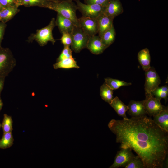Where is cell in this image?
I'll return each mask as SVG.
<instances>
[{
    "instance_id": "obj_1",
    "label": "cell",
    "mask_w": 168,
    "mask_h": 168,
    "mask_svg": "<svg viewBox=\"0 0 168 168\" xmlns=\"http://www.w3.org/2000/svg\"><path fill=\"white\" fill-rule=\"evenodd\" d=\"M120 148L133 150L145 168H163L168 153V131L146 115L122 120L112 119L108 124Z\"/></svg>"
},
{
    "instance_id": "obj_2",
    "label": "cell",
    "mask_w": 168,
    "mask_h": 168,
    "mask_svg": "<svg viewBox=\"0 0 168 168\" xmlns=\"http://www.w3.org/2000/svg\"><path fill=\"white\" fill-rule=\"evenodd\" d=\"M47 8L54 10L63 16L70 20L76 26H78V18L76 12L77 5L72 1H64L58 2H50Z\"/></svg>"
},
{
    "instance_id": "obj_3",
    "label": "cell",
    "mask_w": 168,
    "mask_h": 168,
    "mask_svg": "<svg viewBox=\"0 0 168 168\" xmlns=\"http://www.w3.org/2000/svg\"><path fill=\"white\" fill-rule=\"evenodd\" d=\"M16 64V60L10 49L0 46V77L7 76Z\"/></svg>"
},
{
    "instance_id": "obj_4",
    "label": "cell",
    "mask_w": 168,
    "mask_h": 168,
    "mask_svg": "<svg viewBox=\"0 0 168 168\" xmlns=\"http://www.w3.org/2000/svg\"><path fill=\"white\" fill-rule=\"evenodd\" d=\"M55 26V19L52 18L47 26L38 30L30 39L35 40L41 46H45L49 41L54 44L56 41L53 37L52 31Z\"/></svg>"
},
{
    "instance_id": "obj_5",
    "label": "cell",
    "mask_w": 168,
    "mask_h": 168,
    "mask_svg": "<svg viewBox=\"0 0 168 168\" xmlns=\"http://www.w3.org/2000/svg\"><path fill=\"white\" fill-rule=\"evenodd\" d=\"M70 34L72 39L71 46L72 50L75 53H79L86 48L90 36L81 27L75 26Z\"/></svg>"
},
{
    "instance_id": "obj_6",
    "label": "cell",
    "mask_w": 168,
    "mask_h": 168,
    "mask_svg": "<svg viewBox=\"0 0 168 168\" xmlns=\"http://www.w3.org/2000/svg\"><path fill=\"white\" fill-rule=\"evenodd\" d=\"M78 10L82 16L97 19L103 13L105 7L95 4H86L81 2L80 0H74Z\"/></svg>"
},
{
    "instance_id": "obj_7",
    "label": "cell",
    "mask_w": 168,
    "mask_h": 168,
    "mask_svg": "<svg viewBox=\"0 0 168 168\" xmlns=\"http://www.w3.org/2000/svg\"><path fill=\"white\" fill-rule=\"evenodd\" d=\"M145 96L143 101L147 114L153 117L165 108L161 104L160 100L156 99L151 93H145Z\"/></svg>"
},
{
    "instance_id": "obj_8",
    "label": "cell",
    "mask_w": 168,
    "mask_h": 168,
    "mask_svg": "<svg viewBox=\"0 0 168 168\" xmlns=\"http://www.w3.org/2000/svg\"><path fill=\"white\" fill-rule=\"evenodd\" d=\"M115 156L113 164L109 168L125 167L128 163L135 156L129 148H121Z\"/></svg>"
},
{
    "instance_id": "obj_9",
    "label": "cell",
    "mask_w": 168,
    "mask_h": 168,
    "mask_svg": "<svg viewBox=\"0 0 168 168\" xmlns=\"http://www.w3.org/2000/svg\"><path fill=\"white\" fill-rule=\"evenodd\" d=\"M144 88L145 93H151L159 86L161 83L159 76L153 67L145 72Z\"/></svg>"
},
{
    "instance_id": "obj_10",
    "label": "cell",
    "mask_w": 168,
    "mask_h": 168,
    "mask_svg": "<svg viewBox=\"0 0 168 168\" xmlns=\"http://www.w3.org/2000/svg\"><path fill=\"white\" fill-rule=\"evenodd\" d=\"M79 26L81 27L90 36L98 33L96 19L82 16L78 18Z\"/></svg>"
},
{
    "instance_id": "obj_11",
    "label": "cell",
    "mask_w": 168,
    "mask_h": 168,
    "mask_svg": "<svg viewBox=\"0 0 168 168\" xmlns=\"http://www.w3.org/2000/svg\"><path fill=\"white\" fill-rule=\"evenodd\" d=\"M123 12L122 5L119 0H110L105 7L103 13L114 19Z\"/></svg>"
},
{
    "instance_id": "obj_12",
    "label": "cell",
    "mask_w": 168,
    "mask_h": 168,
    "mask_svg": "<svg viewBox=\"0 0 168 168\" xmlns=\"http://www.w3.org/2000/svg\"><path fill=\"white\" fill-rule=\"evenodd\" d=\"M86 48L91 53L96 55L102 53L106 49L102 42L100 37L96 35L90 37Z\"/></svg>"
},
{
    "instance_id": "obj_13",
    "label": "cell",
    "mask_w": 168,
    "mask_h": 168,
    "mask_svg": "<svg viewBox=\"0 0 168 168\" xmlns=\"http://www.w3.org/2000/svg\"><path fill=\"white\" fill-rule=\"evenodd\" d=\"M128 106V113L132 117H141L147 114L143 100H131Z\"/></svg>"
},
{
    "instance_id": "obj_14",
    "label": "cell",
    "mask_w": 168,
    "mask_h": 168,
    "mask_svg": "<svg viewBox=\"0 0 168 168\" xmlns=\"http://www.w3.org/2000/svg\"><path fill=\"white\" fill-rule=\"evenodd\" d=\"M55 24L62 34L64 33L71 34L76 26L70 20L58 13L55 20Z\"/></svg>"
},
{
    "instance_id": "obj_15",
    "label": "cell",
    "mask_w": 168,
    "mask_h": 168,
    "mask_svg": "<svg viewBox=\"0 0 168 168\" xmlns=\"http://www.w3.org/2000/svg\"><path fill=\"white\" fill-rule=\"evenodd\" d=\"M114 18L108 16L103 13L99 16L96 20L98 26V33L100 37L105 31L113 26Z\"/></svg>"
},
{
    "instance_id": "obj_16",
    "label": "cell",
    "mask_w": 168,
    "mask_h": 168,
    "mask_svg": "<svg viewBox=\"0 0 168 168\" xmlns=\"http://www.w3.org/2000/svg\"><path fill=\"white\" fill-rule=\"evenodd\" d=\"M18 7L16 4L2 7L0 9V21L6 23L11 19L19 12Z\"/></svg>"
},
{
    "instance_id": "obj_17",
    "label": "cell",
    "mask_w": 168,
    "mask_h": 168,
    "mask_svg": "<svg viewBox=\"0 0 168 168\" xmlns=\"http://www.w3.org/2000/svg\"><path fill=\"white\" fill-rule=\"evenodd\" d=\"M154 122L163 129L168 131V108H165L159 113L153 116Z\"/></svg>"
},
{
    "instance_id": "obj_18",
    "label": "cell",
    "mask_w": 168,
    "mask_h": 168,
    "mask_svg": "<svg viewBox=\"0 0 168 168\" xmlns=\"http://www.w3.org/2000/svg\"><path fill=\"white\" fill-rule=\"evenodd\" d=\"M109 104L114 110L118 114L122 117L123 119L128 118L126 114L128 109V106L123 103L117 96L114 98Z\"/></svg>"
},
{
    "instance_id": "obj_19",
    "label": "cell",
    "mask_w": 168,
    "mask_h": 168,
    "mask_svg": "<svg viewBox=\"0 0 168 168\" xmlns=\"http://www.w3.org/2000/svg\"><path fill=\"white\" fill-rule=\"evenodd\" d=\"M138 58L143 70L146 72L149 70L151 67V57L148 49L145 48L139 51L138 53Z\"/></svg>"
},
{
    "instance_id": "obj_20",
    "label": "cell",
    "mask_w": 168,
    "mask_h": 168,
    "mask_svg": "<svg viewBox=\"0 0 168 168\" xmlns=\"http://www.w3.org/2000/svg\"><path fill=\"white\" fill-rule=\"evenodd\" d=\"M116 32L114 25L100 37L101 40L106 48L110 45L114 41Z\"/></svg>"
},
{
    "instance_id": "obj_21",
    "label": "cell",
    "mask_w": 168,
    "mask_h": 168,
    "mask_svg": "<svg viewBox=\"0 0 168 168\" xmlns=\"http://www.w3.org/2000/svg\"><path fill=\"white\" fill-rule=\"evenodd\" d=\"M53 67L56 69L59 68L69 69L72 68H79V67L77 64L76 62L72 57L57 62L53 65Z\"/></svg>"
},
{
    "instance_id": "obj_22",
    "label": "cell",
    "mask_w": 168,
    "mask_h": 168,
    "mask_svg": "<svg viewBox=\"0 0 168 168\" xmlns=\"http://www.w3.org/2000/svg\"><path fill=\"white\" fill-rule=\"evenodd\" d=\"M49 2V0H20L18 6L24 5L27 7L37 6L47 8Z\"/></svg>"
},
{
    "instance_id": "obj_23",
    "label": "cell",
    "mask_w": 168,
    "mask_h": 168,
    "mask_svg": "<svg viewBox=\"0 0 168 168\" xmlns=\"http://www.w3.org/2000/svg\"><path fill=\"white\" fill-rule=\"evenodd\" d=\"M113 90L110 88L104 82L100 86V94L102 99L105 101L109 103L112 100Z\"/></svg>"
},
{
    "instance_id": "obj_24",
    "label": "cell",
    "mask_w": 168,
    "mask_h": 168,
    "mask_svg": "<svg viewBox=\"0 0 168 168\" xmlns=\"http://www.w3.org/2000/svg\"><path fill=\"white\" fill-rule=\"evenodd\" d=\"M152 95L156 99L161 100L164 99L166 102L168 100V87L166 85L158 87L151 93Z\"/></svg>"
},
{
    "instance_id": "obj_25",
    "label": "cell",
    "mask_w": 168,
    "mask_h": 168,
    "mask_svg": "<svg viewBox=\"0 0 168 168\" xmlns=\"http://www.w3.org/2000/svg\"><path fill=\"white\" fill-rule=\"evenodd\" d=\"M105 82L112 89H117L122 86L130 85L131 83L108 77L105 79Z\"/></svg>"
},
{
    "instance_id": "obj_26",
    "label": "cell",
    "mask_w": 168,
    "mask_h": 168,
    "mask_svg": "<svg viewBox=\"0 0 168 168\" xmlns=\"http://www.w3.org/2000/svg\"><path fill=\"white\" fill-rule=\"evenodd\" d=\"M14 140L12 132L3 133L0 140V149H5L10 147L13 144Z\"/></svg>"
},
{
    "instance_id": "obj_27",
    "label": "cell",
    "mask_w": 168,
    "mask_h": 168,
    "mask_svg": "<svg viewBox=\"0 0 168 168\" xmlns=\"http://www.w3.org/2000/svg\"><path fill=\"white\" fill-rule=\"evenodd\" d=\"M13 121L12 117L5 114L3 115V120L1 124L3 133L12 132Z\"/></svg>"
},
{
    "instance_id": "obj_28",
    "label": "cell",
    "mask_w": 168,
    "mask_h": 168,
    "mask_svg": "<svg viewBox=\"0 0 168 168\" xmlns=\"http://www.w3.org/2000/svg\"><path fill=\"white\" fill-rule=\"evenodd\" d=\"M124 168H145V167L141 159L138 156H135Z\"/></svg>"
},
{
    "instance_id": "obj_29",
    "label": "cell",
    "mask_w": 168,
    "mask_h": 168,
    "mask_svg": "<svg viewBox=\"0 0 168 168\" xmlns=\"http://www.w3.org/2000/svg\"><path fill=\"white\" fill-rule=\"evenodd\" d=\"M72 51L69 47L64 46L61 53L57 60V62L72 57Z\"/></svg>"
},
{
    "instance_id": "obj_30",
    "label": "cell",
    "mask_w": 168,
    "mask_h": 168,
    "mask_svg": "<svg viewBox=\"0 0 168 168\" xmlns=\"http://www.w3.org/2000/svg\"><path fill=\"white\" fill-rule=\"evenodd\" d=\"M60 40L64 46L70 47L72 43V39L70 34L64 33L62 34Z\"/></svg>"
},
{
    "instance_id": "obj_31",
    "label": "cell",
    "mask_w": 168,
    "mask_h": 168,
    "mask_svg": "<svg viewBox=\"0 0 168 168\" xmlns=\"http://www.w3.org/2000/svg\"><path fill=\"white\" fill-rule=\"evenodd\" d=\"M85 4H95L105 7L110 0H84Z\"/></svg>"
},
{
    "instance_id": "obj_32",
    "label": "cell",
    "mask_w": 168,
    "mask_h": 168,
    "mask_svg": "<svg viewBox=\"0 0 168 168\" xmlns=\"http://www.w3.org/2000/svg\"><path fill=\"white\" fill-rule=\"evenodd\" d=\"M6 27V23L0 21V46H1V42L3 38Z\"/></svg>"
},
{
    "instance_id": "obj_33",
    "label": "cell",
    "mask_w": 168,
    "mask_h": 168,
    "mask_svg": "<svg viewBox=\"0 0 168 168\" xmlns=\"http://www.w3.org/2000/svg\"><path fill=\"white\" fill-rule=\"evenodd\" d=\"M0 4L2 7L16 4V0H0Z\"/></svg>"
},
{
    "instance_id": "obj_34",
    "label": "cell",
    "mask_w": 168,
    "mask_h": 168,
    "mask_svg": "<svg viewBox=\"0 0 168 168\" xmlns=\"http://www.w3.org/2000/svg\"><path fill=\"white\" fill-rule=\"evenodd\" d=\"M5 79V77H0V96L1 92L4 87Z\"/></svg>"
},
{
    "instance_id": "obj_35",
    "label": "cell",
    "mask_w": 168,
    "mask_h": 168,
    "mask_svg": "<svg viewBox=\"0 0 168 168\" xmlns=\"http://www.w3.org/2000/svg\"><path fill=\"white\" fill-rule=\"evenodd\" d=\"M168 155L166 156L164 161L162 168H167L168 167Z\"/></svg>"
},
{
    "instance_id": "obj_36",
    "label": "cell",
    "mask_w": 168,
    "mask_h": 168,
    "mask_svg": "<svg viewBox=\"0 0 168 168\" xmlns=\"http://www.w3.org/2000/svg\"><path fill=\"white\" fill-rule=\"evenodd\" d=\"M49 1L53 2H58L64 1H72L74 0H49Z\"/></svg>"
},
{
    "instance_id": "obj_37",
    "label": "cell",
    "mask_w": 168,
    "mask_h": 168,
    "mask_svg": "<svg viewBox=\"0 0 168 168\" xmlns=\"http://www.w3.org/2000/svg\"><path fill=\"white\" fill-rule=\"evenodd\" d=\"M3 103L2 100L0 98V111L2 109V107L3 106Z\"/></svg>"
},
{
    "instance_id": "obj_38",
    "label": "cell",
    "mask_w": 168,
    "mask_h": 168,
    "mask_svg": "<svg viewBox=\"0 0 168 168\" xmlns=\"http://www.w3.org/2000/svg\"><path fill=\"white\" fill-rule=\"evenodd\" d=\"M16 4L17 6H18V4L20 0H16Z\"/></svg>"
},
{
    "instance_id": "obj_39",
    "label": "cell",
    "mask_w": 168,
    "mask_h": 168,
    "mask_svg": "<svg viewBox=\"0 0 168 168\" xmlns=\"http://www.w3.org/2000/svg\"><path fill=\"white\" fill-rule=\"evenodd\" d=\"M2 7L0 4V9Z\"/></svg>"
},
{
    "instance_id": "obj_40",
    "label": "cell",
    "mask_w": 168,
    "mask_h": 168,
    "mask_svg": "<svg viewBox=\"0 0 168 168\" xmlns=\"http://www.w3.org/2000/svg\"><path fill=\"white\" fill-rule=\"evenodd\" d=\"M1 127V124L0 123V128Z\"/></svg>"
}]
</instances>
